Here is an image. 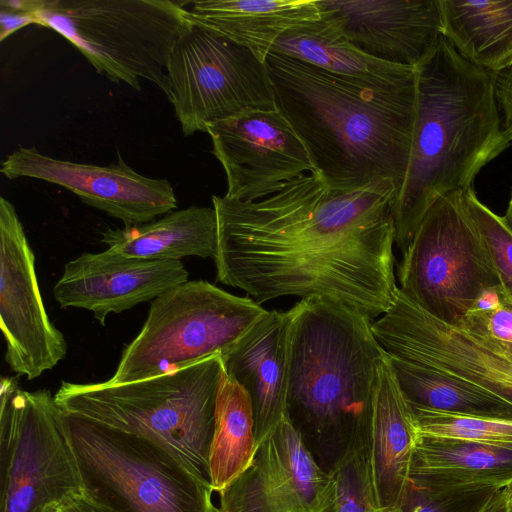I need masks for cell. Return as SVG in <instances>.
<instances>
[{
    "label": "cell",
    "instance_id": "2",
    "mask_svg": "<svg viewBox=\"0 0 512 512\" xmlns=\"http://www.w3.org/2000/svg\"><path fill=\"white\" fill-rule=\"evenodd\" d=\"M277 110L331 188L405 180L416 116V79L376 90L287 55L265 57ZM396 194V195H397Z\"/></svg>",
    "mask_w": 512,
    "mask_h": 512
},
{
    "label": "cell",
    "instance_id": "33",
    "mask_svg": "<svg viewBox=\"0 0 512 512\" xmlns=\"http://www.w3.org/2000/svg\"><path fill=\"white\" fill-rule=\"evenodd\" d=\"M497 105L501 111L503 131L512 144V67L493 75Z\"/></svg>",
    "mask_w": 512,
    "mask_h": 512
},
{
    "label": "cell",
    "instance_id": "26",
    "mask_svg": "<svg viewBox=\"0 0 512 512\" xmlns=\"http://www.w3.org/2000/svg\"><path fill=\"white\" fill-rule=\"evenodd\" d=\"M255 450V421L250 397L223 368L209 452L213 492L220 493L239 477L250 465Z\"/></svg>",
    "mask_w": 512,
    "mask_h": 512
},
{
    "label": "cell",
    "instance_id": "20",
    "mask_svg": "<svg viewBox=\"0 0 512 512\" xmlns=\"http://www.w3.org/2000/svg\"><path fill=\"white\" fill-rule=\"evenodd\" d=\"M386 353V352H385ZM417 429L387 354L379 368L373 412L367 435V455L377 498L396 510L410 481Z\"/></svg>",
    "mask_w": 512,
    "mask_h": 512
},
{
    "label": "cell",
    "instance_id": "11",
    "mask_svg": "<svg viewBox=\"0 0 512 512\" xmlns=\"http://www.w3.org/2000/svg\"><path fill=\"white\" fill-rule=\"evenodd\" d=\"M170 102L184 136L247 110H275L265 59L252 49L193 20L171 51Z\"/></svg>",
    "mask_w": 512,
    "mask_h": 512
},
{
    "label": "cell",
    "instance_id": "19",
    "mask_svg": "<svg viewBox=\"0 0 512 512\" xmlns=\"http://www.w3.org/2000/svg\"><path fill=\"white\" fill-rule=\"evenodd\" d=\"M290 310L267 311L225 354L223 368L248 393L256 445L286 415Z\"/></svg>",
    "mask_w": 512,
    "mask_h": 512
},
{
    "label": "cell",
    "instance_id": "4",
    "mask_svg": "<svg viewBox=\"0 0 512 512\" xmlns=\"http://www.w3.org/2000/svg\"><path fill=\"white\" fill-rule=\"evenodd\" d=\"M509 145L493 74L467 61L441 36L417 67L410 159L392 205L402 255L429 208L447 193L472 188L480 170Z\"/></svg>",
    "mask_w": 512,
    "mask_h": 512
},
{
    "label": "cell",
    "instance_id": "6",
    "mask_svg": "<svg viewBox=\"0 0 512 512\" xmlns=\"http://www.w3.org/2000/svg\"><path fill=\"white\" fill-rule=\"evenodd\" d=\"M188 15L171 0H46L36 13L38 25L63 36L99 74L138 91L147 80L168 100L169 57Z\"/></svg>",
    "mask_w": 512,
    "mask_h": 512
},
{
    "label": "cell",
    "instance_id": "5",
    "mask_svg": "<svg viewBox=\"0 0 512 512\" xmlns=\"http://www.w3.org/2000/svg\"><path fill=\"white\" fill-rule=\"evenodd\" d=\"M222 371L221 356L215 355L129 383L62 381L54 398L68 414L156 442L210 486L209 452Z\"/></svg>",
    "mask_w": 512,
    "mask_h": 512
},
{
    "label": "cell",
    "instance_id": "37",
    "mask_svg": "<svg viewBox=\"0 0 512 512\" xmlns=\"http://www.w3.org/2000/svg\"><path fill=\"white\" fill-rule=\"evenodd\" d=\"M477 512H507L505 487L495 490Z\"/></svg>",
    "mask_w": 512,
    "mask_h": 512
},
{
    "label": "cell",
    "instance_id": "7",
    "mask_svg": "<svg viewBox=\"0 0 512 512\" xmlns=\"http://www.w3.org/2000/svg\"><path fill=\"white\" fill-rule=\"evenodd\" d=\"M83 494L114 512H216L212 488L145 437L63 411Z\"/></svg>",
    "mask_w": 512,
    "mask_h": 512
},
{
    "label": "cell",
    "instance_id": "31",
    "mask_svg": "<svg viewBox=\"0 0 512 512\" xmlns=\"http://www.w3.org/2000/svg\"><path fill=\"white\" fill-rule=\"evenodd\" d=\"M495 490L442 491L409 481L398 512H477Z\"/></svg>",
    "mask_w": 512,
    "mask_h": 512
},
{
    "label": "cell",
    "instance_id": "21",
    "mask_svg": "<svg viewBox=\"0 0 512 512\" xmlns=\"http://www.w3.org/2000/svg\"><path fill=\"white\" fill-rule=\"evenodd\" d=\"M410 480L442 491L497 490L512 480V446L417 431Z\"/></svg>",
    "mask_w": 512,
    "mask_h": 512
},
{
    "label": "cell",
    "instance_id": "3",
    "mask_svg": "<svg viewBox=\"0 0 512 512\" xmlns=\"http://www.w3.org/2000/svg\"><path fill=\"white\" fill-rule=\"evenodd\" d=\"M290 312L286 416L330 473L367 443L386 353L372 319L344 302L304 299Z\"/></svg>",
    "mask_w": 512,
    "mask_h": 512
},
{
    "label": "cell",
    "instance_id": "23",
    "mask_svg": "<svg viewBox=\"0 0 512 512\" xmlns=\"http://www.w3.org/2000/svg\"><path fill=\"white\" fill-rule=\"evenodd\" d=\"M101 241L107 249L131 258H214L218 247L217 215L213 206L193 205L147 223L106 229L101 233Z\"/></svg>",
    "mask_w": 512,
    "mask_h": 512
},
{
    "label": "cell",
    "instance_id": "17",
    "mask_svg": "<svg viewBox=\"0 0 512 512\" xmlns=\"http://www.w3.org/2000/svg\"><path fill=\"white\" fill-rule=\"evenodd\" d=\"M320 19L361 53L417 68L442 35L437 0H314Z\"/></svg>",
    "mask_w": 512,
    "mask_h": 512
},
{
    "label": "cell",
    "instance_id": "38",
    "mask_svg": "<svg viewBox=\"0 0 512 512\" xmlns=\"http://www.w3.org/2000/svg\"><path fill=\"white\" fill-rule=\"evenodd\" d=\"M505 222L508 224V226L512 229V191L511 196L509 199L508 207L506 210L505 215L503 216Z\"/></svg>",
    "mask_w": 512,
    "mask_h": 512
},
{
    "label": "cell",
    "instance_id": "8",
    "mask_svg": "<svg viewBox=\"0 0 512 512\" xmlns=\"http://www.w3.org/2000/svg\"><path fill=\"white\" fill-rule=\"evenodd\" d=\"M267 311L204 280L181 283L151 301L141 330L106 382L138 381L222 356Z\"/></svg>",
    "mask_w": 512,
    "mask_h": 512
},
{
    "label": "cell",
    "instance_id": "27",
    "mask_svg": "<svg viewBox=\"0 0 512 512\" xmlns=\"http://www.w3.org/2000/svg\"><path fill=\"white\" fill-rule=\"evenodd\" d=\"M387 357L410 404L462 415L512 420V403L505 398L430 368Z\"/></svg>",
    "mask_w": 512,
    "mask_h": 512
},
{
    "label": "cell",
    "instance_id": "35",
    "mask_svg": "<svg viewBox=\"0 0 512 512\" xmlns=\"http://www.w3.org/2000/svg\"><path fill=\"white\" fill-rule=\"evenodd\" d=\"M56 510L57 512H114L91 501L84 495H80L61 506L56 507Z\"/></svg>",
    "mask_w": 512,
    "mask_h": 512
},
{
    "label": "cell",
    "instance_id": "18",
    "mask_svg": "<svg viewBox=\"0 0 512 512\" xmlns=\"http://www.w3.org/2000/svg\"><path fill=\"white\" fill-rule=\"evenodd\" d=\"M186 281L181 261L131 258L106 249L68 261L53 294L61 308L89 310L104 326L109 314L153 301Z\"/></svg>",
    "mask_w": 512,
    "mask_h": 512
},
{
    "label": "cell",
    "instance_id": "32",
    "mask_svg": "<svg viewBox=\"0 0 512 512\" xmlns=\"http://www.w3.org/2000/svg\"><path fill=\"white\" fill-rule=\"evenodd\" d=\"M459 327L512 344V305L502 298L489 309H473Z\"/></svg>",
    "mask_w": 512,
    "mask_h": 512
},
{
    "label": "cell",
    "instance_id": "40",
    "mask_svg": "<svg viewBox=\"0 0 512 512\" xmlns=\"http://www.w3.org/2000/svg\"><path fill=\"white\" fill-rule=\"evenodd\" d=\"M40 512H57L56 506H48L41 510Z\"/></svg>",
    "mask_w": 512,
    "mask_h": 512
},
{
    "label": "cell",
    "instance_id": "25",
    "mask_svg": "<svg viewBox=\"0 0 512 512\" xmlns=\"http://www.w3.org/2000/svg\"><path fill=\"white\" fill-rule=\"evenodd\" d=\"M442 35L476 67H512V0H437Z\"/></svg>",
    "mask_w": 512,
    "mask_h": 512
},
{
    "label": "cell",
    "instance_id": "9",
    "mask_svg": "<svg viewBox=\"0 0 512 512\" xmlns=\"http://www.w3.org/2000/svg\"><path fill=\"white\" fill-rule=\"evenodd\" d=\"M397 276L405 296L452 326H460L486 292L501 289L462 191L443 195L429 208L402 255Z\"/></svg>",
    "mask_w": 512,
    "mask_h": 512
},
{
    "label": "cell",
    "instance_id": "28",
    "mask_svg": "<svg viewBox=\"0 0 512 512\" xmlns=\"http://www.w3.org/2000/svg\"><path fill=\"white\" fill-rule=\"evenodd\" d=\"M410 406L418 432L512 446V420L462 415L413 404Z\"/></svg>",
    "mask_w": 512,
    "mask_h": 512
},
{
    "label": "cell",
    "instance_id": "36",
    "mask_svg": "<svg viewBox=\"0 0 512 512\" xmlns=\"http://www.w3.org/2000/svg\"><path fill=\"white\" fill-rule=\"evenodd\" d=\"M46 4V0H1L0 9L15 11V12H26V13H37Z\"/></svg>",
    "mask_w": 512,
    "mask_h": 512
},
{
    "label": "cell",
    "instance_id": "30",
    "mask_svg": "<svg viewBox=\"0 0 512 512\" xmlns=\"http://www.w3.org/2000/svg\"><path fill=\"white\" fill-rule=\"evenodd\" d=\"M462 198L491 255L503 301L512 305V229L478 199L473 187L462 191Z\"/></svg>",
    "mask_w": 512,
    "mask_h": 512
},
{
    "label": "cell",
    "instance_id": "1",
    "mask_svg": "<svg viewBox=\"0 0 512 512\" xmlns=\"http://www.w3.org/2000/svg\"><path fill=\"white\" fill-rule=\"evenodd\" d=\"M397 187L387 179L331 188L317 173L243 202L212 196L218 222L216 279L258 303L330 298L371 319L393 303Z\"/></svg>",
    "mask_w": 512,
    "mask_h": 512
},
{
    "label": "cell",
    "instance_id": "13",
    "mask_svg": "<svg viewBox=\"0 0 512 512\" xmlns=\"http://www.w3.org/2000/svg\"><path fill=\"white\" fill-rule=\"evenodd\" d=\"M0 326L5 361L28 380L53 369L67 354L63 333L50 321L35 271V254L16 208L0 198Z\"/></svg>",
    "mask_w": 512,
    "mask_h": 512
},
{
    "label": "cell",
    "instance_id": "34",
    "mask_svg": "<svg viewBox=\"0 0 512 512\" xmlns=\"http://www.w3.org/2000/svg\"><path fill=\"white\" fill-rule=\"evenodd\" d=\"M30 24L38 25L36 13L15 12L0 9V41Z\"/></svg>",
    "mask_w": 512,
    "mask_h": 512
},
{
    "label": "cell",
    "instance_id": "12",
    "mask_svg": "<svg viewBox=\"0 0 512 512\" xmlns=\"http://www.w3.org/2000/svg\"><path fill=\"white\" fill-rule=\"evenodd\" d=\"M371 327L388 356L469 382L512 403V353L499 340L440 321L399 288Z\"/></svg>",
    "mask_w": 512,
    "mask_h": 512
},
{
    "label": "cell",
    "instance_id": "41",
    "mask_svg": "<svg viewBox=\"0 0 512 512\" xmlns=\"http://www.w3.org/2000/svg\"><path fill=\"white\" fill-rule=\"evenodd\" d=\"M497 340H498V339H497ZM499 341H500V340H499ZM500 342L504 345V347H505L507 350H509V351L512 353V344H511V343H506V342H504V341H500Z\"/></svg>",
    "mask_w": 512,
    "mask_h": 512
},
{
    "label": "cell",
    "instance_id": "14",
    "mask_svg": "<svg viewBox=\"0 0 512 512\" xmlns=\"http://www.w3.org/2000/svg\"><path fill=\"white\" fill-rule=\"evenodd\" d=\"M206 133L225 171L229 199L258 201L315 173L303 142L277 109L244 111L209 124Z\"/></svg>",
    "mask_w": 512,
    "mask_h": 512
},
{
    "label": "cell",
    "instance_id": "39",
    "mask_svg": "<svg viewBox=\"0 0 512 512\" xmlns=\"http://www.w3.org/2000/svg\"><path fill=\"white\" fill-rule=\"evenodd\" d=\"M507 494V512H512V480L505 486Z\"/></svg>",
    "mask_w": 512,
    "mask_h": 512
},
{
    "label": "cell",
    "instance_id": "29",
    "mask_svg": "<svg viewBox=\"0 0 512 512\" xmlns=\"http://www.w3.org/2000/svg\"><path fill=\"white\" fill-rule=\"evenodd\" d=\"M330 474L333 496L325 512H398L382 507L377 498L366 444L351 452Z\"/></svg>",
    "mask_w": 512,
    "mask_h": 512
},
{
    "label": "cell",
    "instance_id": "15",
    "mask_svg": "<svg viewBox=\"0 0 512 512\" xmlns=\"http://www.w3.org/2000/svg\"><path fill=\"white\" fill-rule=\"evenodd\" d=\"M218 495L216 512H325L333 479L285 415L257 443L247 469Z\"/></svg>",
    "mask_w": 512,
    "mask_h": 512
},
{
    "label": "cell",
    "instance_id": "24",
    "mask_svg": "<svg viewBox=\"0 0 512 512\" xmlns=\"http://www.w3.org/2000/svg\"><path fill=\"white\" fill-rule=\"evenodd\" d=\"M190 17L265 59L272 44L291 27L319 19L314 0H197Z\"/></svg>",
    "mask_w": 512,
    "mask_h": 512
},
{
    "label": "cell",
    "instance_id": "10",
    "mask_svg": "<svg viewBox=\"0 0 512 512\" xmlns=\"http://www.w3.org/2000/svg\"><path fill=\"white\" fill-rule=\"evenodd\" d=\"M0 512H40L83 494L63 410L48 389L0 382Z\"/></svg>",
    "mask_w": 512,
    "mask_h": 512
},
{
    "label": "cell",
    "instance_id": "22",
    "mask_svg": "<svg viewBox=\"0 0 512 512\" xmlns=\"http://www.w3.org/2000/svg\"><path fill=\"white\" fill-rule=\"evenodd\" d=\"M269 52L304 61L376 90L402 86L417 76V68L385 63L361 53L320 18L291 27L279 36Z\"/></svg>",
    "mask_w": 512,
    "mask_h": 512
},
{
    "label": "cell",
    "instance_id": "16",
    "mask_svg": "<svg viewBox=\"0 0 512 512\" xmlns=\"http://www.w3.org/2000/svg\"><path fill=\"white\" fill-rule=\"evenodd\" d=\"M0 172L8 179L33 178L64 187L124 225L153 221L177 207L167 179L139 174L120 153L116 162L101 166L62 160L35 147L20 146L1 162Z\"/></svg>",
    "mask_w": 512,
    "mask_h": 512
}]
</instances>
